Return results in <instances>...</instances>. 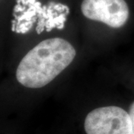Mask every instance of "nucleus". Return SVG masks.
<instances>
[{
  "instance_id": "f257e3e1",
  "label": "nucleus",
  "mask_w": 134,
  "mask_h": 134,
  "mask_svg": "<svg viewBox=\"0 0 134 134\" xmlns=\"http://www.w3.org/2000/svg\"><path fill=\"white\" fill-rule=\"evenodd\" d=\"M75 55V48L66 40H45L22 59L16 69V80L31 89L46 86L72 63Z\"/></svg>"
},
{
  "instance_id": "f03ea898",
  "label": "nucleus",
  "mask_w": 134,
  "mask_h": 134,
  "mask_svg": "<svg viewBox=\"0 0 134 134\" xmlns=\"http://www.w3.org/2000/svg\"><path fill=\"white\" fill-rule=\"evenodd\" d=\"M86 134H133L129 113L116 106L95 109L84 121Z\"/></svg>"
},
{
  "instance_id": "7ed1b4c3",
  "label": "nucleus",
  "mask_w": 134,
  "mask_h": 134,
  "mask_svg": "<svg viewBox=\"0 0 134 134\" xmlns=\"http://www.w3.org/2000/svg\"><path fill=\"white\" fill-rule=\"evenodd\" d=\"M81 11L87 19L119 29L127 23L129 8L125 0H83Z\"/></svg>"
},
{
  "instance_id": "20e7f679",
  "label": "nucleus",
  "mask_w": 134,
  "mask_h": 134,
  "mask_svg": "<svg viewBox=\"0 0 134 134\" xmlns=\"http://www.w3.org/2000/svg\"><path fill=\"white\" fill-rule=\"evenodd\" d=\"M129 114L131 119V121H132V126H133V131L134 134V102L132 103V104L130 107L129 110Z\"/></svg>"
}]
</instances>
